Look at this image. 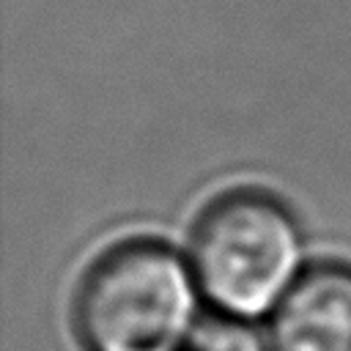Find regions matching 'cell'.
<instances>
[{
  "instance_id": "6da1fadb",
  "label": "cell",
  "mask_w": 351,
  "mask_h": 351,
  "mask_svg": "<svg viewBox=\"0 0 351 351\" xmlns=\"http://www.w3.org/2000/svg\"><path fill=\"white\" fill-rule=\"evenodd\" d=\"M186 258L208 310L244 321L269 318L310 266L299 214L263 186L214 195L189 228Z\"/></svg>"
},
{
  "instance_id": "7a4b0ae2",
  "label": "cell",
  "mask_w": 351,
  "mask_h": 351,
  "mask_svg": "<svg viewBox=\"0 0 351 351\" xmlns=\"http://www.w3.org/2000/svg\"><path fill=\"white\" fill-rule=\"evenodd\" d=\"M200 304L186 252L134 236L101 250L82 271L71 321L85 351H181Z\"/></svg>"
},
{
  "instance_id": "3957f363",
  "label": "cell",
  "mask_w": 351,
  "mask_h": 351,
  "mask_svg": "<svg viewBox=\"0 0 351 351\" xmlns=\"http://www.w3.org/2000/svg\"><path fill=\"white\" fill-rule=\"evenodd\" d=\"M269 351H351V266L310 263L266 318Z\"/></svg>"
},
{
  "instance_id": "277c9868",
  "label": "cell",
  "mask_w": 351,
  "mask_h": 351,
  "mask_svg": "<svg viewBox=\"0 0 351 351\" xmlns=\"http://www.w3.org/2000/svg\"><path fill=\"white\" fill-rule=\"evenodd\" d=\"M181 351H269V340L255 329V321L206 310Z\"/></svg>"
}]
</instances>
